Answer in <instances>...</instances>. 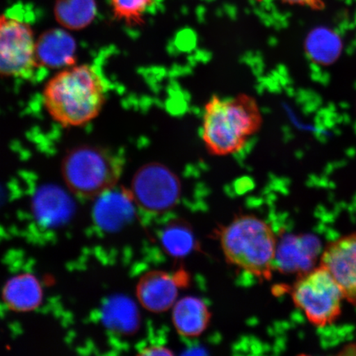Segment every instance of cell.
I'll list each match as a JSON object with an SVG mask.
<instances>
[{"instance_id":"obj_20","label":"cell","mask_w":356,"mask_h":356,"mask_svg":"<svg viewBox=\"0 0 356 356\" xmlns=\"http://www.w3.org/2000/svg\"><path fill=\"white\" fill-rule=\"evenodd\" d=\"M115 19L129 26H139L154 0H110Z\"/></svg>"},{"instance_id":"obj_21","label":"cell","mask_w":356,"mask_h":356,"mask_svg":"<svg viewBox=\"0 0 356 356\" xmlns=\"http://www.w3.org/2000/svg\"><path fill=\"white\" fill-rule=\"evenodd\" d=\"M140 355H171L172 351L161 346H149L142 350L139 353Z\"/></svg>"},{"instance_id":"obj_4","label":"cell","mask_w":356,"mask_h":356,"mask_svg":"<svg viewBox=\"0 0 356 356\" xmlns=\"http://www.w3.org/2000/svg\"><path fill=\"white\" fill-rule=\"evenodd\" d=\"M123 167L124 159L113 149L82 145L67 152L61 173L71 193L79 197L96 198L117 186Z\"/></svg>"},{"instance_id":"obj_6","label":"cell","mask_w":356,"mask_h":356,"mask_svg":"<svg viewBox=\"0 0 356 356\" xmlns=\"http://www.w3.org/2000/svg\"><path fill=\"white\" fill-rule=\"evenodd\" d=\"M34 32L29 24L0 15V76L29 78L38 68Z\"/></svg>"},{"instance_id":"obj_1","label":"cell","mask_w":356,"mask_h":356,"mask_svg":"<svg viewBox=\"0 0 356 356\" xmlns=\"http://www.w3.org/2000/svg\"><path fill=\"white\" fill-rule=\"evenodd\" d=\"M42 96L49 115L65 128L90 122L100 114L106 102L104 82L88 65L61 70L47 83Z\"/></svg>"},{"instance_id":"obj_5","label":"cell","mask_w":356,"mask_h":356,"mask_svg":"<svg viewBox=\"0 0 356 356\" xmlns=\"http://www.w3.org/2000/svg\"><path fill=\"white\" fill-rule=\"evenodd\" d=\"M291 296L297 308L318 327L335 323L341 314L342 301L345 300L336 280L321 265L300 275Z\"/></svg>"},{"instance_id":"obj_10","label":"cell","mask_w":356,"mask_h":356,"mask_svg":"<svg viewBox=\"0 0 356 356\" xmlns=\"http://www.w3.org/2000/svg\"><path fill=\"white\" fill-rule=\"evenodd\" d=\"M184 288L175 271L151 270L140 277L136 296L143 308L152 313H163L175 305L178 289Z\"/></svg>"},{"instance_id":"obj_14","label":"cell","mask_w":356,"mask_h":356,"mask_svg":"<svg viewBox=\"0 0 356 356\" xmlns=\"http://www.w3.org/2000/svg\"><path fill=\"white\" fill-rule=\"evenodd\" d=\"M101 320L108 330L122 336H132L139 331L141 318L139 309L130 297L115 295L104 302Z\"/></svg>"},{"instance_id":"obj_3","label":"cell","mask_w":356,"mask_h":356,"mask_svg":"<svg viewBox=\"0 0 356 356\" xmlns=\"http://www.w3.org/2000/svg\"><path fill=\"white\" fill-rule=\"evenodd\" d=\"M220 242L230 264L257 278L271 277L278 241L264 220L252 215L236 217L220 230Z\"/></svg>"},{"instance_id":"obj_2","label":"cell","mask_w":356,"mask_h":356,"mask_svg":"<svg viewBox=\"0 0 356 356\" xmlns=\"http://www.w3.org/2000/svg\"><path fill=\"white\" fill-rule=\"evenodd\" d=\"M261 124V113L254 97L239 95L225 99L213 95L204 106L202 139L211 154H233L243 148Z\"/></svg>"},{"instance_id":"obj_9","label":"cell","mask_w":356,"mask_h":356,"mask_svg":"<svg viewBox=\"0 0 356 356\" xmlns=\"http://www.w3.org/2000/svg\"><path fill=\"white\" fill-rule=\"evenodd\" d=\"M135 204L131 190L115 186L96 197L92 220L104 232H118L133 220Z\"/></svg>"},{"instance_id":"obj_16","label":"cell","mask_w":356,"mask_h":356,"mask_svg":"<svg viewBox=\"0 0 356 356\" xmlns=\"http://www.w3.org/2000/svg\"><path fill=\"white\" fill-rule=\"evenodd\" d=\"M211 314L204 302L197 297L182 298L173 305L172 323L179 335L197 337L210 325Z\"/></svg>"},{"instance_id":"obj_13","label":"cell","mask_w":356,"mask_h":356,"mask_svg":"<svg viewBox=\"0 0 356 356\" xmlns=\"http://www.w3.org/2000/svg\"><path fill=\"white\" fill-rule=\"evenodd\" d=\"M319 247L318 240L310 236L284 235L277 243L275 264L283 273H308L314 268Z\"/></svg>"},{"instance_id":"obj_17","label":"cell","mask_w":356,"mask_h":356,"mask_svg":"<svg viewBox=\"0 0 356 356\" xmlns=\"http://www.w3.org/2000/svg\"><path fill=\"white\" fill-rule=\"evenodd\" d=\"M54 15L64 29L82 30L95 20L97 3L95 0H56Z\"/></svg>"},{"instance_id":"obj_18","label":"cell","mask_w":356,"mask_h":356,"mask_svg":"<svg viewBox=\"0 0 356 356\" xmlns=\"http://www.w3.org/2000/svg\"><path fill=\"white\" fill-rule=\"evenodd\" d=\"M160 243L163 251L175 258L188 256L197 246L191 226L180 219L173 220L164 227L160 234Z\"/></svg>"},{"instance_id":"obj_7","label":"cell","mask_w":356,"mask_h":356,"mask_svg":"<svg viewBox=\"0 0 356 356\" xmlns=\"http://www.w3.org/2000/svg\"><path fill=\"white\" fill-rule=\"evenodd\" d=\"M131 194L136 204L145 211L160 213L176 206L181 195V184L175 172L162 163H150L134 175Z\"/></svg>"},{"instance_id":"obj_15","label":"cell","mask_w":356,"mask_h":356,"mask_svg":"<svg viewBox=\"0 0 356 356\" xmlns=\"http://www.w3.org/2000/svg\"><path fill=\"white\" fill-rule=\"evenodd\" d=\"M2 298L8 309L17 313H26L39 308L43 300V289L34 275H15L4 284Z\"/></svg>"},{"instance_id":"obj_22","label":"cell","mask_w":356,"mask_h":356,"mask_svg":"<svg viewBox=\"0 0 356 356\" xmlns=\"http://www.w3.org/2000/svg\"><path fill=\"white\" fill-rule=\"evenodd\" d=\"M282 1L291 4H300V6H318V0H282Z\"/></svg>"},{"instance_id":"obj_19","label":"cell","mask_w":356,"mask_h":356,"mask_svg":"<svg viewBox=\"0 0 356 356\" xmlns=\"http://www.w3.org/2000/svg\"><path fill=\"white\" fill-rule=\"evenodd\" d=\"M306 49L312 59L320 63H331L339 55L340 40L329 30L315 29L307 38Z\"/></svg>"},{"instance_id":"obj_8","label":"cell","mask_w":356,"mask_h":356,"mask_svg":"<svg viewBox=\"0 0 356 356\" xmlns=\"http://www.w3.org/2000/svg\"><path fill=\"white\" fill-rule=\"evenodd\" d=\"M320 265L336 280L344 300L356 307V233L327 244Z\"/></svg>"},{"instance_id":"obj_11","label":"cell","mask_w":356,"mask_h":356,"mask_svg":"<svg viewBox=\"0 0 356 356\" xmlns=\"http://www.w3.org/2000/svg\"><path fill=\"white\" fill-rule=\"evenodd\" d=\"M32 211L40 225L46 228H59L72 219L75 206L72 198L60 186L46 184L35 191Z\"/></svg>"},{"instance_id":"obj_12","label":"cell","mask_w":356,"mask_h":356,"mask_svg":"<svg viewBox=\"0 0 356 356\" xmlns=\"http://www.w3.org/2000/svg\"><path fill=\"white\" fill-rule=\"evenodd\" d=\"M35 57L39 66L47 69L69 68L77 62L76 41L65 29L48 30L35 42Z\"/></svg>"}]
</instances>
